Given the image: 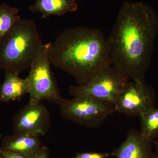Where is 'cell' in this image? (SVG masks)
Returning <instances> with one entry per match:
<instances>
[{
    "label": "cell",
    "mask_w": 158,
    "mask_h": 158,
    "mask_svg": "<svg viewBox=\"0 0 158 158\" xmlns=\"http://www.w3.org/2000/svg\"><path fill=\"white\" fill-rule=\"evenodd\" d=\"M127 82L110 66L102 71L87 85H71L69 92L73 97H90L114 105Z\"/></svg>",
    "instance_id": "obj_6"
},
{
    "label": "cell",
    "mask_w": 158,
    "mask_h": 158,
    "mask_svg": "<svg viewBox=\"0 0 158 158\" xmlns=\"http://www.w3.org/2000/svg\"><path fill=\"white\" fill-rule=\"evenodd\" d=\"M43 44L35 22L20 19L0 39V70L30 68Z\"/></svg>",
    "instance_id": "obj_3"
},
{
    "label": "cell",
    "mask_w": 158,
    "mask_h": 158,
    "mask_svg": "<svg viewBox=\"0 0 158 158\" xmlns=\"http://www.w3.org/2000/svg\"><path fill=\"white\" fill-rule=\"evenodd\" d=\"M112 152H89L80 153L72 158H107L112 156Z\"/></svg>",
    "instance_id": "obj_15"
},
{
    "label": "cell",
    "mask_w": 158,
    "mask_h": 158,
    "mask_svg": "<svg viewBox=\"0 0 158 158\" xmlns=\"http://www.w3.org/2000/svg\"><path fill=\"white\" fill-rule=\"evenodd\" d=\"M153 147L154 141L145 138L140 131L133 129L112 153L116 158H157Z\"/></svg>",
    "instance_id": "obj_9"
},
{
    "label": "cell",
    "mask_w": 158,
    "mask_h": 158,
    "mask_svg": "<svg viewBox=\"0 0 158 158\" xmlns=\"http://www.w3.org/2000/svg\"><path fill=\"white\" fill-rule=\"evenodd\" d=\"M2 135L0 133V138H2Z\"/></svg>",
    "instance_id": "obj_20"
},
{
    "label": "cell",
    "mask_w": 158,
    "mask_h": 158,
    "mask_svg": "<svg viewBox=\"0 0 158 158\" xmlns=\"http://www.w3.org/2000/svg\"><path fill=\"white\" fill-rule=\"evenodd\" d=\"M39 137L14 133L3 138L2 149L33 158L42 146Z\"/></svg>",
    "instance_id": "obj_10"
},
{
    "label": "cell",
    "mask_w": 158,
    "mask_h": 158,
    "mask_svg": "<svg viewBox=\"0 0 158 158\" xmlns=\"http://www.w3.org/2000/svg\"><path fill=\"white\" fill-rule=\"evenodd\" d=\"M62 117L86 127H99L116 112L114 105L88 96L74 97L59 105Z\"/></svg>",
    "instance_id": "obj_5"
},
{
    "label": "cell",
    "mask_w": 158,
    "mask_h": 158,
    "mask_svg": "<svg viewBox=\"0 0 158 158\" xmlns=\"http://www.w3.org/2000/svg\"><path fill=\"white\" fill-rule=\"evenodd\" d=\"M0 158H4L3 157V156L2 155V153L0 152Z\"/></svg>",
    "instance_id": "obj_19"
},
{
    "label": "cell",
    "mask_w": 158,
    "mask_h": 158,
    "mask_svg": "<svg viewBox=\"0 0 158 158\" xmlns=\"http://www.w3.org/2000/svg\"><path fill=\"white\" fill-rule=\"evenodd\" d=\"M76 0H36L29 7L32 12H40L42 18L52 15L61 16L68 12H74L77 10Z\"/></svg>",
    "instance_id": "obj_12"
},
{
    "label": "cell",
    "mask_w": 158,
    "mask_h": 158,
    "mask_svg": "<svg viewBox=\"0 0 158 158\" xmlns=\"http://www.w3.org/2000/svg\"><path fill=\"white\" fill-rule=\"evenodd\" d=\"M140 132L145 138L154 141L158 137V108L151 109L140 116Z\"/></svg>",
    "instance_id": "obj_13"
},
{
    "label": "cell",
    "mask_w": 158,
    "mask_h": 158,
    "mask_svg": "<svg viewBox=\"0 0 158 158\" xmlns=\"http://www.w3.org/2000/svg\"><path fill=\"white\" fill-rule=\"evenodd\" d=\"M158 34V18L141 2L123 3L107 40L112 66L126 81L145 82Z\"/></svg>",
    "instance_id": "obj_1"
},
{
    "label": "cell",
    "mask_w": 158,
    "mask_h": 158,
    "mask_svg": "<svg viewBox=\"0 0 158 158\" xmlns=\"http://www.w3.org/2000/svg\"><path fill=\"white\" fill-rule=\"evenodd\" d=\"M154 145L155 147V151L157 157L158 158V140L154 141Z\"/></svg>",
    "instance_id": "obj_18"
},
{
    "label": "cell",
    "mask_w": 158,
    "mask_h": 158,
    "mask_svg": "<svg viewBox=\"0 0 158 158\" xmlns=\"http://www.w3.org/2000/svg\"><path fill=\"white\" fill-rule=\"evenodd\" d=\"M155 92L145 82L127 81L114 106L116 112L130 116H139L155 107Z\"/></svg>",
    "instance_id": "obj_7"
},
{
    "label": "cell",
    "mask_w": 158,
    "mask_h": 158,
    "mask_svg": "<svg viewBox=\"0 0 158 158\" xmlns=\"http://www.w3.org/2000/svg\"><path fill=\"white\" fill-rule=\"evenodd\" d=\"M19 73L10 69L5 70L4 81L0 85V103L19 101L28 94L27 79L21 78Z\"/></svg>",
    "instance_id": "obj_11"
},
{
    "label": "cell",
    "mask_w": 158,
    "mask_h": 158,
    "mask_svg": "<svg viewBox=\"0 0 158 158\" xmlns=\"http://www.w3.org/2000/svg\"><path fill=\"white\" fill-rule=\"evenodd\" d=\"M51 65L73 77L77 85H87L112 66L107 40L99 29L78 26L67 29L51 43Z\"/></svg>",
    "instance_id": "obj_2"
},
{
    "label": "cell",
    "mask_w": 158,
    "mask_h": 158,
    "mask_svg": "<svg viewBox=\"0 0 158 158\" xmlns=\"http://www.w3.org/2000/svg\"><path fill=\"white\" fill-rule=\"evenodd\" d=\"M13 131L40 137L45 135L50 126L47 108L42 102L28 103L13 116Z\"/></svg>",
    "instance_id": "obj_8"
},
{
    "label": "cell",
    "mask_w": 158,
    "mask_h": 158,
    "mask_svg": "<svg viewBox=\"0 0 158 158\" xmlns=\"http://www.w3.org/2000/svg\"><path fill=\"white\" fill-rule=\"evenodd\" d=\"M0 152L4 158H25L16 153L3 150L1 148H0Z\"/></svg>",
    "instance_id": "obj_17"
},
{
    "label": "cell",
    "mask_w": 158,
    "mask_h": 158,
    "mask_svg": "<svg viewBox=\"0 0 158 158\" xmlns=\"http://www.w3.org/2000/svg\"><path fill=\"white\" fill-rule=\"evenodd\" d=\"M52 42L43 44L30 67L26 77L28 85L29 101H48L59 106L64 98L61 95L51 69L49 58Z\"/></svg>",
    "instance_id": "obj_4"
},
{
    "label": "cell",
    "mask_w": 158,
    "mask_h": 158,
    "mask_svg": "<svg viewBox=\"0 0 158 158\" xmlns=\"http://www.w3.org/2000/svg\"><path fill=\"white\" fill-rule=\"evenodd\" d=\"M19 8L6 3L0 5V39L21 18L19 15Z\"/></svg>",
    "instance_id": "obj_14"
},
{
    "label": "cell",
    "mask_w": 158,
    "mask_h": 158,
    "mask_svg": "<svg viewBox=\"0 0 158 158\" xmlns=\"http://www.w3.org/2000/svg\"><path fill=\"white\" fill-rule=\"evenodd\" d=\"M49 150L48 148L42 145L39 151L33 158H49Z\"/></svg>",
    "instance_id": "obj_16"
}]
</instances>
